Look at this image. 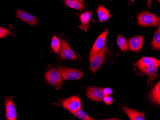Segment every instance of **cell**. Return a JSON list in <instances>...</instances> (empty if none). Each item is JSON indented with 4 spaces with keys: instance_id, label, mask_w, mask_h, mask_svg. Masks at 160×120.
Returning <instances> with one entry per match:
<instances>
[{
    "instance_id": "obj_1",
    "label": "cell",
    "mask_w": 160,
    "mask_h": 120,
    "mask_svg": "<svg viewBox=\"0 0 160 120\" xmlns=\"http://www.w3.org/2000/svg\"><path fill=\"white\" fill-rule=\"evenodd\" d=\"M137 21L139 25L142 26H157L160 25L159 17L148 12L140 13L138 16Z\"/></svg>"
},
{
    "instance_id": "obj_2",
    "label": "cell",
    "mask_w": 160,
    "mask_h": 120,
    "mask_svg": "<svg viewBox=\"0 0 160 120\" xmlns=\"http://www.w3.org/2000/svg\"><path fill=\"white\" fill-rule=\"evenodd\" d=\"M107 51V46H105L99 52L93 54H90V70L93 73H96L104 61L105 55Z\"/></svg>"
},
{
    "instance_id": "obj_3",
    "label": "cell",
    "mask_w": 160,
    "mask_h": 120,
    "mask_svg": "<svg viewBox=\"0 0 160 120\" xmlns=\"http://www.w3.org/2000/svg\"><path fill=\"white\" fill-rule=\"evenodd\" d=\"M61 78L64 80H76L83 76V73L79 70L69 68H58Z\"/></svg>"
},
{
    "instance_id": "obj_4",
    "label": "cell",
    "mask_w": 160,
    "mask_h": 120,
    "mask_svg": "<svg viewBox=\"0 0 160 120\" xmlns=\"http://www.w3.org/2000/svg\"><path fill=\"white\" fill-rule=\"evenodd\" d=\"M61 50L60 55L62 60H76L77 55L64 39H61Z\"/></svg>"
},
{
    "instance_id": "obj_5",
    "label": "cell",
    "mask_w": 160,
    "mask_h": 120,
    "mask_svg": "<svg viewBox=\"0 0 160 120\" xmlns=\"http://www.w3.org/2000/svg\"><path fill=\"white\" fill-rule=\"evenodd\" d=\"M63 107L71 113H73L81 108V103L77 96H72L64 100Z\"/></svg>"
},
{
    "instance_id": "obj_6",
    "label": "cell",
    "mask_w": 160,
    "mask_h": 120,
    "mask_svg": "<svg viewBox=\"0 0 160 120\" xmlns=\"http://www.w3.org/2000/svg\"><path fill=\"white\" fill-rule=\"evenodd\" d=\"M103 89L100 88H89L86 90V95L90 100L96 102H102L105 97Z\"/></svg>"
},
{
    "instance_id": "obj_7",
    "label": "cell",
    "mask_w": 160,
    "mask_h": 120,
    "mask_svg": "<svg viewBox=\"0 0 160 120\" xmlns=\"http://www.w3.org/2000/svg\"><path fill=\"white\" fill-rule=\"evenodd\" d=\"M45 77L47 81L52 85L58 86L62 82L59 72L55 69L47 71Z\"/></svg>"
},
{
    "instance_id": "obj_8",
    "label": "cell",
    "mask_w": 160,
    "mask_h": 120,
    "mask_svg": "<svg viewBox=\"0 0 160 120\" xmlns=\"http://www.w3.org/2000/svg\"><path fill=\"white\" fill-rule=\"evenodd\" d=\"M108 31V29H107L98 37L92 48L90 54L97 53L104 47L106 43Z\"/></svg>"
},
{
    "instance_id": "obj_9",
    "label": "cell",
    "mask_w": 160,
    "mask_h": 120,
    "mask_svg": "<svg viewBox=\"0 0 160 120\" xmlns=\"http://www.w3.org/2000/svg\"><path fill=\"white\" fill-rule=\"evenodd\" d=\"M16 17L31 26H35L38 22V19L37 17L19 9L17 10Z\"/></svg>"
},
{
    "instance_id": "obj_10",
    "label": "cell",
    "mask_w": 160,
    "mask_h": 120,
    "mask_svg": "<svg viewBox=\"0 0 160 120\" xmlns=\"http://www.w3.org/2000/svg\"><path fill=\"white\" fill-rule=\"evenodd\" d=\"M144 38L142 36H136L130 38L128 41V48L133 51L141 50L143 44Z\"/></svg>"
},
{
    "instance_id": "obj_11",
    "label": "cell",
    "mask_w": 160,
    "mask_h": 120,
    "mask_svg": "<svg viewBox=\"0 0 160 120\" xmlns=\"http://www.w3.org/2000/svg\"><path fill=\"white\" fill-rule=\"evenodd\" d=\"M159 66V65H156L150 67H139L138 68L141 71L146 74L149 77L150 81L152 82L158 76V69Z\"/></svg>"
},
{
    "instance_id": "obj_12",
    "label": "cell",
    "mask_w": 160,
    "mask_h": 120,
    "mask_svg": "<svg viewBox=\"0 0 160 120\" xmlns=\"http://www.w3.org/2000/svg\"><path fill=\"white\" fill-rule=\"evenodd\" d=\"M6 117L8 120H15L17 119V113L16 107L11 100L7 99L5 102Z\"/></svg>"
},
{
    "instance_id": "obj_13",
    "label": "cell",
    "mask_w": 160,
    "mask_h": 120,
    "mask_svg": "<svg viewBox=\"0 0 160 120\" xmlns=\"http://www.w3.org/2000/svg\"><path fill=\"white\" fill-rule=\"evenodd\" d=\"M122 109L128 115L130 120H145L144 113H140L136 110L130 109L127 106H123Z\"/></svg>"
},
{
    "instance_id": "obj_14",
    "label": "cell",
    "mask_w": 160,
    "mask_h": 120,
    "mask_svg": "<svg viewBox=\"0 0 160 120\" xmlns=\"http://www.w3.org/2000/svg\"><path fill=\"white\" fill-rule=\"evenodd\" d=\"M160 60L152 57H143L141 60L138 61L136 66L138 68L143 67H150L154 65H159Z\"/></svg>"
},
{
    "instance_id": "obj_15",
    "label": "cell",
    "mask_w": 160,
    "mask_h": 120,
    "mask_svg": "<svg viewBox=\"0 0 160 120\" xmlns=\"http://www.w3.org/2000/svg\"><path fill=\"white\" fill-rule=\"evenodd\" d=\"M91 17V12H86L80 15V21L82 24L79 26V27L82 30L87 31V29L90 26L89 24L90 20Z\"/></svg>"
},
{
    "instance_id": "obj_16",
    "label": "cell",
    "mask_w": 160,
    "mask_h": 120,
    "mask_svg": "<svg viewBox=\"0 0 160 120\" xmlns=\"http://www.w3.org/2000/svg\"><path fill=\"white\" fill-rule=\"evenodd\" d=\"M150 98L153 103L158 104L160 103V82L156 84L153 89L151 91Z\"/></svg>"
},
{
    "instance_id": "obj_17",
    "label": "cell",
    "mask_w": 160,
    "mask_h": 120,
    "mask_svg": "<svg viewBox=\"0 0 160 120\" xmlns=\"http://www.w3.org/2000/svg\"><path fill=\"white\" fill-rule=\"evenodd\" d=\"M97 12L100 22H105L110 17V13H109L107 9L102 5H99L98 7Z\"/></svg>"
},
{
    "instance_id": "obj_18",
    "label": "cell",
    "mask_w": 160,
    "mask_h": 120,
    "mask_svg": "<svg viewBox=\"0 0 160 120\" xmlns=\"http://www.w3.org/2000/svg\"><path fill=\"white\" fill-rule=\"evenodd\" d=\"M65 3L71 8L82 11L84 9V5L82 2L77 0H65Z\"/></svg>"
},
{
    "instance_id": "obj_19",
    "label": "cell",
    "mask_w": 160,
    "mask_h": 120,
    "mask_svg": "<svg viewBox=\"0 0 160 120\" xmlns=\"http://www.w3.org/2000/svg\"><path fill=\"white\" fill-rule=\"evenodd\" d=\"M152 47L155 50H159L160 49V26L159 25L158 30L156 31L153 40L151 44Z\"/></svg>"
},
{
    "instance_id": "obj_20",
    "label": "cell",
    "mask_w": 160,
    "mask_h": 120,
    "mask_svg": "<svg viewBox=\"0 0 160 120\" xmlns=\"http://www.w3.org/2000/svg\"><path fill=\"white\" fill-rule=\"evenodd\" d=\"M117 44L121 50L124 52H126L127 50L128 46L126 39L121 35H119L118 37Z\"/></svg>"
},
{
    "instance_id": "obj_21",
    "label": "cell",
    "mask_w": 160,
    "mask_h": 120,
    "mask_svg": "<svg viewBox=\"0 0 160 120\" xmlns=\"http://www.w3.org/2000/svg\"><path fill=\"white\" fill-rule=\"evenodd\" d=\"M75 117H77L79 119L81 120H92L94 119L90 118L88 115L83 112V110H82L81 108L78 109L77 111L75 112H73L72 113Z\"/></svg>"
},
{
    "instance_id": "obj_22",
    "label": "cell",
    "mask_w": 160,
    "mask_h": 120,
    "mask_svg": "<svg viewBox=\"0 0 160 120\" xmlns=\"http://www.w3.org/2000/svg\"><path fill=\"white\" fill-rule=\"evenodd\" d=\"M51 45H52L53 50L56 53H58L60 51L61 46V42H60L59 38L56 36H53L52 38Z\"/></svg>"
},
{
    "instance_id": "obj_23",
    "label": "cell",
    "mask_w": 160,
    "mask_h": 120,
    "mask_svg": "<svg viewBox=\"0 0 160 120\" xmlns=\"http://www.w3.org/2000/svg\"><path fill=\"white\" fill-rule=\"evenodd\" d=\"M9 30L8 29L0 27V38L6 37L8 35Z\"/></svg>"
},
{
    "instance_id": "obj_24",
    "label": "cell",
    "mask_w": 160,
    "mask_h": 120,
    "mask_svg": "<svg viewBox=\"0 0 160 120\" xmlns=\"http://www.w3.org/2000/svg\"><path fill=\"white\" fill-rule=\"evenodd\" d=\"M104 103L107 105H110L113 102V98H112L110 96H105L104 98Z\"/></svg>"
},
{
    "instance_id": "obj_25",
    "label": "cell",
    "mask_w": 160,
    "mask_h": 120,
    "mask_svg": "<svg viewBox=\"0 0 160 120\" xmlns=\"http://www.w3.org/2000/svg\"><path fill=\"white\" fill-rule=\"evenodd\" d=\"M103 93L105 96H110L112 94V90L109 88H106L103 89Z\"/></svg>"
},
{
    "instance_id": "obj_26",
    "label": "cell",
    "mask_w": 160,
    "mask_h": 120,
    "mask_svg": "<svg viewBox=\"0 0 160 120\" xmlns=\"http://www.w3.org/2000/svg\"><path fill=\"white\" fill-rule=\"evenodd\" d=\"M152 1V0H147V6H148V9H150L151 7Z\"/></svg>"
},
{
    "instance_id": "obj_27",
    "label": "cell",
    "mask_w": 160,
    "mask_h": 120,
    "mask_svg": "<svg viewBox=\"0 0 160 120\" xmlns=\"http://www.w3.org/2000/svg\"><path fill=\"white\" fill-rule=\"evenodd\" d=\"M77 1H78L79 2H82L83 1H84V0H77Z\"/></svg>"
},
{
    "instance_id": "obj_28",
    "label": "cell",
    "mask_w": 160,
    "mask_h": 120,
    "mask_svg": "<svg viewBox=\"0 0 160 120\" xmlns=\"http://www.w3.org/2000/svg\"><path fill=\"white\" fill-rule=\"evenodd\" d=\"M130 1H131V2H134L135 0H130Z\"/></svg>"
},
{
    "instance_id": "obj_29",
    "label": "cell",
    "mask_w": 160,
    "mask_h": 120,
    "mask_svg": "<svg viewBox=\"0 0 160 120\" xmlns=\"http://www.w3.org/2000/svg\"><path fill=\"white\" fill-rule=\"evenodd\" d=\"M160 0H157V1L158 2H160Z\"/></svg>"
}]
</instances>
